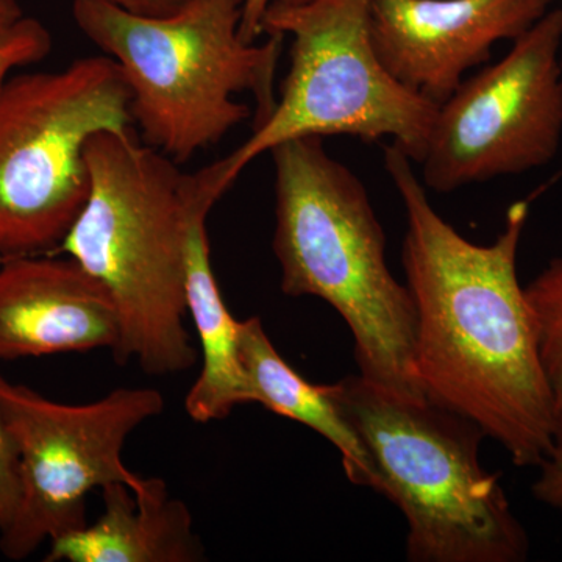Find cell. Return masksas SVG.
I'll return each mask as SVG.
<instances>
[{
  "label": "cell",
  "instance_id": "obj_19",
  "mask_svg": "<svg viewBox=\"0 0 562 562\" xmlns=\"http://www.w3.org/2000/svg\"><path fill=\"white\" fill-rule=\"evenodd\" d=\"M111 2L139 16L162 18L183 10L192 0H111Z\"/></svg>",
  "mask_w": 562,
  "mask_h": 562
},
{
  "label": "cell",
  "instance_id": "obj_17",
  "mask_svg": "<svg viewBox=\"0 0 562 562\" xmlns=\"http://www.w3.org/2000/svg\"><path fill=\"white\" fill-rule=\"evenodd\" d=\"M20 457L0 413V531L5 530L20 503Z\"/></svg>",
  "mask_w": 562,
  "mask_h": 562
},
{
  "label": "cell",
  "instance_id": "obj_12",
  "mask_svg": "<svg viewBox=\"0 0 562 562\" xmlns=\"http://www.w3.org/2000/svg\"><path fill=\"white\" fill-rule=\"evenodd\" d=\"M103 514L94 524L52 539L47 562H199L205 547L190 508L169 495L161 479L140 491L124 483L102 487Z\"/></svg>",
  "mask_w": 562,
  "mask_h": 562
},
{
  "label": "cell",
  "instance_id": "obj_5",
  "mask_svg": "<svg viewBox=\"0 0 562 562\" xmlns=\"http://www.w3.org/2000/svg\"><path fill=\"white\" fill-rule=\"evenodd\" d=\"M375 468L376 491L406 520L409 562H522L527 530L480 461L479 425L358 375L330 384Z\"/></svg>",
  "mask_w": 562,
  "mask_h": 562
},
{
  "label": "cell",
  "instance_id": "obj_11",
  "mask_svg": "<svg viewBox=\"0 0 562 562\" xmlns=\"http://www.w3.org/2000/svg\"><path fill=\"white\" fill-rule=\"evenodd\" d=\"M120 338L109 290L72 258L0 262V361L114 350Z\"/></svg>",
  "mask_w": 562,
  "mask_h": 562
},
{
  "label": "cell",
  "instance_id": "obj_20",
  "mask_svg": "<svg viewBox=\"0 0 562 562\" xmlns=\"http://www.w3.org/2000/svg\"><path fill=\"white\" fill-rule=\"evenodd\" d=\"M273 0H244L239 35L246 43H257L262 35V20Z\"/></svg>",
  "mask_w": 562,
  "mask_h": 562
},
{
  "label": "cell",
  "instance_id": "obj_8",
  "mask_svg": "<svg viewBox=\"0 0 562 562\" xmlns=\"http://www.w3.org/2000/svg\"><path fill=\"white\" fill-rule=\"evenodd\" d=\"M165 409L151 387H120L101 401L66 405L0 375V413L20 457V503L0 552L11 561L87 525L91 491L124 483L140 491L144 476L122 460L128 436Z\"/></svg>",
  "mask_w": 562,
  "mask_h": 562
},
{
  "label": "cell",
  "instance_id": "obj_3",
  "mask_svg": "<svg viewBox=\"0 0 562 562\" xmlns=\"http://www.w3.org/2000/svg\"><path fill=\"white\" fill-rule=\"evenodd\" d=\"M269 154L281 291L321 299L342 317L361 376L424 395L414 373L412 294L387 266L386 236L364 184L328 154L321 136L286 140Z\"/></svg>",
  "mask_w": 562,
  "mask_h": 562
},
{
  "label": "cell",
  "instance_id": "obj_7",
  "mask_svg": "<svg viewBox=\"0 0 562 562\" xmlns=\"http://www.w3.org/2000/svg\"><path fill=\"white\" fill-rule=\"evenodd\" d=\"M131 99L106 55L0 85V262L57 254L90 194L88 143L133 127Z\"/></svg>",
  "mask_w": 562,
  "mask_h": 562
},
{
  "label": "cell",
  "instance_id": "obj_14",
  "mask_svg": "<svg viewBox=\"0 0 562 562\" xmlns=\"http://www.w3.org/2000/svg\"><path fill=\"white\" fill-rule=\"evenodd\" d=\"M238 349L251 401L327 439L341 454L349 482L376 491L379 479L371 457L333 398L330 384L310 383L295 372L273 346L260 317L239 321Z\"/></svg>",
  "mask_w": 562,
  "mask_h": 562
},
{
  "label": "cell",
  "instance_id": "obj_15",
  "mask_svg": "<svg viewBox=\"0 0 562 562\" xmlns=\"http://www.w3.org/2000/svg\"><path fill=\"white\" fill-rule=\"evenodd\" d=\"M547 383L562 408V257L553 258L525 286Z\"/></svg>",
  "mask_w": 562,
  "mask_h": 562
},
{
  "label": "cell",
  "instance_id": "obj_4",
  "mask_svg": "<svg viewBox=\"0 0 562 562\" xmlns=\"http://www.w3.org/2000/svg\"><path fill=\"white\" fill-rule=\"evenodd\" d=\"M243 7L244 0H192L171 16L149 18L111 0H72V18L120 65L143 143L184 162L249 120L236 94L254 98V128L276 109L284 36L246 43Z\"/></svg>",
  "mask_w": 562,
  "mask_h": 562
},
{
  "label": "cell",
  "instance_id": "obj_18",
  "mask_svg": "<svg viewBox=\"0 0 562 562\" xmlns=\"http://www.w3.org/2000/svg\"><path fill=\"white\" fill-rule=\"evenodd\" d=\"M538 469L531 486L532 495L562 516V408L557 414L552 446Z\"/></svg>",
  "mask_w": 562,
  "mask_h": 562
},
{
  "label": "cell",
  "instance_id": "obj_16",
  "mask_svg": "<svg viewBox=\"0 0 562 562\" xmlns=\"http://www.w3.org/2000/svg\"><path fill=\"white\" fill-rule=\"evenodd\" d=\"M50 49V32L35 18H21L0 32V85L9 79L11 70L44 60Z\"/></svg>",
  "mask_w": 562,
  "mask_h": 562
},
{
  "label": "cell",
  "instance_id": "obj_2",
  "mask_svg": "<svg viewBox=\"0 0 562 562\" xmlns=\"http://www.w3.org/2000/svg\"><path fill=\"white\" fill-rule=\"evenodd\" d=\"M90 194L57 254L109 290L120 314L114 358L149 375L190 371L198 350L187 327V246L195 173L138 139L133 127L92 136Z\"/></svg>",
  "mask_w": 562,
  "mask_h": 562
},
{
  "label": "cell",
  "instance_id": "obj_6",
  "mask_svg": "<svg viewBox=\"0 0 562 562\" xmlns=\"http://www.w3.org/2000/svg\"><path fill=\"white\" fill-rule=\"evenodd\" d=\"M371 7L372 0H273L262 35L291 36L290 70L271 116L210 165L221 195L258 157L305 136L391 138L419 165L438 106L384 69L372 46Z\"/></svg>",
  "mask_w": 562,
  "mask_h": 562
},
{
  "label": "cell",
  "instance_id": "obj_1",
  "mask_svg": "<svg viewBox=\"0 0 562 562\" xmlns=\"http://www.w3.org/2000/svg\"><path fill=\"white\" fill-rule=\"evenodd\" d=\"M384 169L406 213L402 261L422 394L479 425L517 468H538L558 409L517 276L530 203H513L495 241L476 244L432 209L412 158L395 144L384 147Z\"/></svg>",
  "mask_w": 562,
  "mask_h": 562
},
{
  "label": "cell",
  "instance_id": "obj_10",
  "mask_svg": "<svg viewBox=\"0 0 562 562\" xmlns=\"http://www.w3.org/2000/svg\"><path fill=\"white\" fill-rule=\"evenodd\" d=\"M552 0H372L371 41L406 90L442 105L501 41L530 31Z\"/></svg>",
  "mask_w": 562,
  "mask_h": 562
},
{
  "label": "cell",
  "instance_id": "obj_13",
  "mask_svg": "<svg viewBox=\"0 0 562 562\" xmlns=\"http://www.w3.org/2000/svg\"><path fill=\"white\" fill-rule=\"evenodd\" d=\"M194 173L184 295L201 344L202 369L184 398V409L192 420L209 424L227 419L236 406L254 401L239 358V321L228 312L211 265L206 217L221 198L209 168Z\"/></svg>",
  "mask_w": 562,
  "mask_h": 562
},
{
  "label": "cell",
  "instance_id": "obj_9",
  "mask_svg": "<svg viewBox=\"0 0 562 562\" xmlns=\"http://www.w3.org/2000/svg\"><path fill=\"white\" fill-rule=\"evenodd\" d=\"M561 139L562 9H553L438 106L420 180L449 194L532 171L557 157Z\"/></svg>",
  "mask_w": 562,
  "mask_h": 562
},
{
  "label": "cell",
  "instance_id": "obj_21",
  "mask_svg": "<svg viewBox=\"0 0 562 562\" xmlns=\"http://www.w3.org/2000/svg\"><path fill=\"white\" fill-rule=\"evenodd\" d=\"M24 18L18 0H0V32Z\"/></svg>",
  "mask_w": 562,
  "mask_h": 562
}]
</instances>
